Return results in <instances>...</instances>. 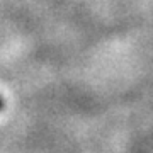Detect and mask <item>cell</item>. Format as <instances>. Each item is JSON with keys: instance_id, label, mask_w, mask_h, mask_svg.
I'll return each instance as SVG.
<instances>
[{"instance_id": "cell-1", "label": "cell", "mask_w": 153, "mask_h": 153, "mask_svg": "<svg viewBox=\"0 0 153 153\" xmlns=\"http://www.w3.org/2000/svg\"><path fill=\"white\" fill-rule=\"evenodd\" d=\"M2 107H4V99L0 97V111H2Z\"/></svg>"}]
</instances>
